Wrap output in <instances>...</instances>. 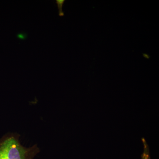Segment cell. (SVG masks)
I'll return each instance as SVG.
<instances>
[{"instance_id": "277c9868", "label": "cell", "mask_w": 159, "mask_h": 159, "mask_svg": "<svg viewBox=\"0 0 159 159\" xmlns=\"http://www.w3.org/2000/svg\"><path fill=\"white\" fill-rule=\"evenodd\" d=\"M18 38L19 39H20L25 40L27 39V33H20L17 34L16 35Z\"/></svg>"}, {"instance_id": "3957f363", "label": "cell", "mask_w": 159, "mask_h": 159, "mask_svg": "<svg viewBox=\"0 0 159 159\" xmlns=\"http://www.w3.org/2000/svg\"><path fill=\"white\" fill-rule=\"evenodd\" d=\"M65 2V0H56V3L57 4V7H58L60 16H63L64 15V13L62 11V7Z\"/></svg>"}, {"instance_id": "7a4b0ae2", "label": "cell", "mask_w": 159, "mask_h": 159, "mask_svg": "<svg viewBox=\"0 0 159 159\" xmlns=\"http://www.w3.org/2000/svg\"><path fill=\"white\" fill-rule=\"evenodd\" d=\"M142 141L144 145V151L143 153L142 154L141 159H151L149 147L148 144L144 138L142 139Z\"/></svg>"}, {"instance_id": "6da1fadb", "label": "cell", "mask_w": 159, "mask_h": 159, "mask_svg": "<svg viewBox=\"0 0 159 159\" xmlns=\"http://www.w3.org/2000/svg\"><path fill=\"white\" fill-rule=\"evenodd\" d=\"M17 133L7 135L0 141V159H34L40 150L37 144L23 146Z\"/></svg>"}]
</instances>
